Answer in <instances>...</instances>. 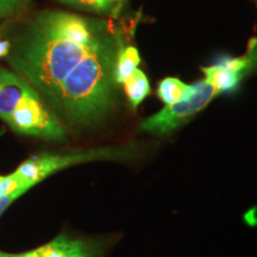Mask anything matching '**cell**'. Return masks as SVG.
<instances>
[{
  "mask_svg": "<svg viewBox=\"0 0 257 257\" xmlns=\"http://www.w3.org/2000/svg\"><path fill=\"white\" fill-rule=\"evenodd\" d=\"M111 28L105 21L69 12H41L10 48L9 62L49 104L64 79Z\"/></svg>",
  "mask_w": 257,
  "mask_h": 257,
  "instance_id": "obj_1",
  "label": "cell"
},
{
  "mask_svg": "<svg viewBox=\"0 0 257 257\" xmlns=\"http://www.w3.org/2000/svg\"><path fill=\"white\" fill-rule=\"evenodd\" d=\"M123 47L111 28L81 63L64 79L49 102L57 117L73 126H92L105 119L117 104L115 63Z\"/></svg>",
  "mask_w": 257,
  "mask_h": 257,
  "instance_id": "obj_2",
  "label": "cell"
},
{
  "mask_svg": "<svg viewBox=\"0 0 257 257\" xmlns=\"http://www.w3.org/2000/svg\"><path fill=\"white\" fill-rule=\"evenodd\" d=\"M0 118L16 133L64 141L66 127L34 86L18 73L0 68Z\"/></svg>",
  "mask_w": 257,
  "mask_h": 257,
  "instance_id": "obj_3",
  "label": "cell"
},
{
  "mask_svg": "<svg viewBox=\"0 0 257 257\" xmlns=\"http://www.w3.org/2000/svg\"><path fill=\"white\" fill-rule=\"evenodd\" d=\"M134 153H136L135 148L115 147L95 148L68 154H41L24 161L14 173L18 176L22 184L30 189L48 176L68 167L93 161L126 160Z\"/></svg>",
  "mask_w": 257,
  "mask_h": 257,
  "instance_id": "obj_4",
  "label": "cell"
},
{
  "mask_svg": "<svg viewBox=\"0 0 257 257\" xmlns=\"http://www.w3.org/2000/svg\"><path fill=\"white\" fill-rule=\"evenodd\" d=\"M194 86V93L189 98L176 104L166 105L157 113L141 121V130L155 136H166L188 123L195 114L204 110L208 102L218 95L216 89L207 80L204 79L195 82Z\"/></svg>",
  "mask_w": 257,
  "mask_h": 257,
  "instance_id": "obj_5",
  "label": "cell"
},
{
  "mask_svg": "<svg viewBox=\"0 0 257 257\" xmlns=\"http://www.w3.org/2000/svg\"><path fill=\"white\" fill-rule=\"evenodd\" d=\"M257 64V38L249 42L248 51L243 56L224 57L217 63L202 67L205 80L213 86L219 94L231 93Z\"/></svg>",
  "mask_w": 257,
  "mask_h": 257,
  "instance_id": "obj_6",
  "label": "cell"
},
{
  "mask_svg": "<svg viewBox=\"0 0 257 257\" xmlns=\"http://www.w3.org/2000/svg\"><path fill=\"white\" fill-rule=\"evenodd\" d=\"M0 257H96V250L86 240L60 236L28 252L8 253L0 251Z\"/></svg>",
  "mask_w": 257,
  "mask_h": 257,
  "instance_id": "obj_7",
  "label": "cell"
},
{
  "mask_svg": "<svg viewBox=\"0 0 257 257\" xmlns=\"http://www.w3.org/2000/svg\"><path fill=\"white\" fill-rule=\"evenodd\" d=\"M194 89V83L187 85L176 78H166L159 83L157 95L166 105H173L189 98Z\"/></svg>",
  "mask_w": 257,
  "mask_h": 257,
  "instance_id": "obj_8",
  "label": "cell"
},
{
  "mask_svg": "<svg viewBox=\"0 0 257 257\" xmlns=\"http://www.w3.org/2000/svg\"><path fill=\"white\" fill-rule=\"evenodd\" d=\"M126 93L131 107L136 110L150 93V83L142 70L136 69L125 81L121 83Z\"/></svg>",
  "mask_w": 257,
  "mask_h": 257,
  "instance_id": "obj_9",
  "label": "cell"
},
{
  "mask_svg": "<svg viewBox=\"0 0 257 257\" xmlns=\"http://www.w3.org/2000/svg\"><path fill=\"white\" fill-rule=\"evenodd\" d=\"M141 63V56L137 48L135 47H121L118 54L117 63H115V81L118 85H121L128 76L137 69Z\"/></svg>",
  "mask_w": 257,
  "mask_h": 257,
  "instance_id": "obj_10",
  "label": "cell"
},
{
  "mask_svg": "<svg viewBox=\"0 0 257 257\" xmlns=\"http://www.w3.org/2000/svg\"><path fill=\"white\" fill-rule=\"evenodd\" d=\"M64 5L72 6L93 14H110L114 10V4L119 0H56Z\"/></svg>",
  "mask_w": 257,
  "mask_h": 257,
  "instance_id": "obj_11",
  "label": "cell"
},
{
  "mask_svg": "<svg viewBox=\"0 0 257 257\" xmlns=\"http://www.w3.org/2000/svg\"><path fill=\"white\" fill-rule=\"evenodd\" d=\"M29 191L28 187L22 184V181L15 173L6 176H0V198L8 197L11 194H24Z\"/></svg>",
  "mask_w": 257,
  "mask_h": 257,
  "instance_id": "obj_12",
  "label": "cell"
},
{
  "mask_svg": "<svg viewBox=\"0 0 257 257\" xmlns=\"http://www.w3.org/2000/svg\"><path fill=\"white\" fill-rule=\"evenodd\" d=\"M19 0H0V17H6L15 11Z\"/></svg>",
  "mask_w": 257,
  "mask_h": 257,
  "instance_id": "obj_13",
  "label": "cell"
},
{
  "mask_svg": "<svg viewBox=\"0 0 257 257\" xmlns=\"http://www.w3.org/2000/svg\"><path fill=\"white\" fill-rule=\"evenodd\" d=\"M19 197H21V194H11V195H8V197L0 198V216H2L6 208H8L10 205H11L12 202Z\"/></svg>",
  "mask_w": 257,
  "mask_h": 257,
  "instance_id": "obj_14",
  "label": "cell"
},
{
  "mask_svg": "<svg viewBox=\"0 0 257 257\" xmlns=\"http://www.w3.org/2000/svg\"><path fill=\"white\" fill-rule=\"evenodd\" d=\"M10 48H11V44L8 41L2 40V30H0V57L8 56Z\"/></svg>",
  "mask_w": 257,
  "mask_h": 257,
  "instance_id": "obj_15",
  "label": "cell"
}]
</instances>
